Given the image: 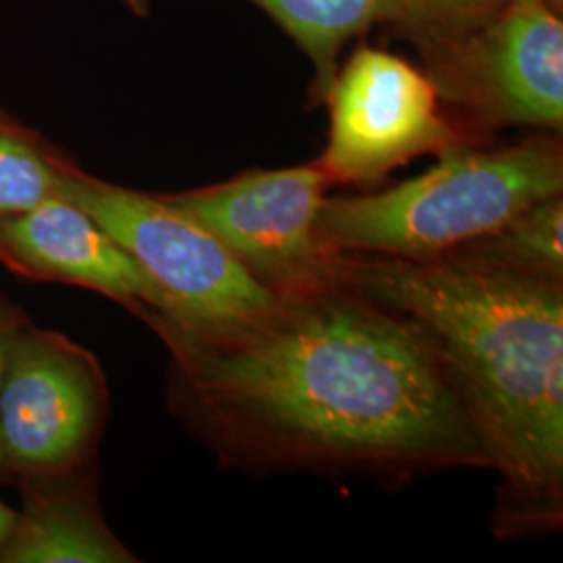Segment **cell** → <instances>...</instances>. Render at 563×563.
<instances>
[{
  "instance_id": "cell-1",
  "label": "cell",
  "mask_w": 563,
  "mask_h": 563,
  "mask_svg": "<svg viewBox=\"0 0 563 563\" xmlns=\"http://www.w3.org/2000/svg\"><path fill=\"white\" fill-rule=\"evenodd\" d=\"M148 325L169 351V407L228 465L380 481L490 470L432 346L342 274L218 330Z\"/></svg>"
},
{
  "instance_id": "cell-2",
  "label": "cell",
  "mask_w": 563,
  "mask_h": 563,
  "mask_svg": "<svg viewBox=\"0 0 563 563\" xmlns=\"http://www.w3.org/2000/svg\"><path fill=\"white\" fill-rule=\"evenodd\" d=\"M342 278L411 323L443 363L501 476L495 532L563 520V286L463 253L409 262L342 253Z\"/></svg>"
},
{
  "instance_id": "cell-3",
  "label": "cell",
  "mask_w": 563,
  "mask_h": 563,
  "mask_svg": "<svg viewBox=\"0 0 563 563\" xmlns=\"http://www.w3.org/2000/svg\"><path fill=\"white\" fill-rule=\"evenodd\" d=\"M562 190L560 142L465 144L443 153L422 176L383 192L325 199L320 232L341 253L428 262L481 241Z\"/></svg>"
},
{
  "instance_id": "cell-4",
  "label": "cell",
  "mask_w": 563,
  "mask_h": 563,
  "mask_svg": "<svg viewBox=\"0 0 563 563\" xmlns=\"http://www.w3.org/2000/svg\"><path fill=\"white\" fill-rule=\"evenodd\" d=\"M59 192L101 225L162 288L169 313L153 320L218 330L276 302L232 253L165 195H144L60 163ZM151 320V322H153Z\"/></svg>"
},
{
  "instance_id": "cell-5",
  "label": "cell",
  "mask_w": 563,
  "mask_h": 563,
  "mask_svg": "<svg viewBox=\"0 0 563 563\" xmlns=\"http://www.w3.org/2000/svg\"><path fill=\"white\" fill-rule=\"evenodd\" d=\"M107 405L99 360L25 318L13 334L0 386V483L88 467Z\"/></svg>"
},
{
  "instance_id": "cell-6",
  "label": "cell",
  "mask_w": 563,
  "mask_h": 563,
  "mask_svg": "<svg viewBox=\"0 0 563 563\" xmlns=\"http://www.w3.org/2000/svg\"><path fill=\"white\" fill-rule=\"evenodd\" d=\"M330 186L316 159L297 167L253 169L165 199L222 242L267 292L290 297L341 278L342 253L320 232Z\"/></svg>"
},
{
  "instance_id": "cell-7",
  "label": "cell",
  "mask_w": 563,
  "mask_h": 563,
  "mask_svg": "<svg viewBox=\"0 0 563 563\" xmlns=\"http://www.w3.org/2000/svg\"><path fill=\"white\" fill-rule=\"evenodd\" d=\"M323 102L330 134L318 163L332 184H376L416 157L470 144L428 74L378 48L353 53Z\"/></svg>"
},
{
  "instance_id": "cell-8",
  "label": "cell",
  "mask_w": 563,
  "mask_h": 563,
  "mask_svg": "<svg viewBox=\"0 0 563 563\" xmlns=\"http://www.w3.org/2000/svg\"><path fill=\"white\" fill-rule=\"evenodd\" d=\"M428 59L439 97L486 125L562 130L563 23L551 0H505Z\"/></svg>"
},
{
  "instance_id": "cell-9",
  "label": "cell",
  "mask_w": 563,
  "mask_h": 563,
  "mask_svg": "<svg viewBox=\"0 0 563 563\" xmlns=\"http://www.w3.org/2000/svg\"><path fill=\"white\" fill-rule=\"evenodd\" d=\"M0 263L25 280L95 290L146 323L169 313L162 288L139 262L60 192L21 216L0 220Z\"/></svg>"
},
{
  "instance_id": "cell-10",
  "label": "cell",
  "mask_w": 563,
  "mask_h": 563,
  "mask_svg": "<svg viewBox=\"0 0 563 563\" xmlns=\"http://www.w3.org/2000/svg\"><path fill=\"white\" fill-rule=\"evenodd\" d=\"M21 507L0 563H130L134 553L102 520L90 465L20 483Z\"/></svg>"
},
{
  "instance_id": "cell-11",
  "label": "cell",
  "mask_w": 563,
  "mask_h": 563,
  "mask_svg": "<svg viewBox=\"0 0 563 563\" xmlns=\"http://www.w3.org/2000/svg\"><path fill=\"white\" fill-rule=\"evenodd\" d=\"M297 42L316 71V97L325 101L342 48L378 23H397L399 0H249Z\"/></svg>"
},
{
  "instance_id": "cell-12",
  "label": "cell",
  "mask_w": 563,
  "mask_h": 563,
  "mask_svg": "<svg viewBox=\"0 0 563 563\" xmlns=\"http://www.w3.org/2000/svg\"><path fill=\"white\" fill-rule=\"evenodd\" d=\"M562 239L563 199L558 195L534 202L497 232L465 244L457 253L522 278L563 286Z\"/></svg>"
},
{
  "instance_id": "cell-13",
  "label": "cell",
  "mask_w": 563,
  "mask_h": 563,
  "mask_svg": "<svg viewBox=\"0 0 563 563\" xmlns=\"http://www.w3.org/2000/svg\"><path fill=\"white\" fill-rule=\"evenodd\" d=\"M63 162L65 157L34 130L0 109V220L59 195Z\"/></svg>"
},
{
  "instance_id": "cell-14",
  "label": "cell",
  "mask_w": 563,
  "mask_h": 563,
  "mask_svg": "<svg viewBox=\"0 0 563 563\" xmlns=\"http://www.w3.org/2000/svg\"><path fill=\"white\" fill-rule=\"evenodd\" d=\"M505 0H399V25L426 53L451 46L483 25Z\"/></svg>"
},
{
  "instance_id": "cell-15",
  "label": "cell",
  "mask_w": 563,
  "mask_h": 563,
  "mask_svg": "<svg viewBox=\"0 0 563 563\" xmlns=\"http://www.w3.org/2000/svg\"><path fill=\"white\" fill-rule=\"evenodd\" d=\"M23 320H25V316L21 313L18 307H13L7 299H0V386H2V378H4L13 334H15L18 325Z\"/></svg>"
},
{
  "instance_id": "cell-16",
  "label": "cell",
  "mask_w": 563,
  "mask_h": 563,
  "mask_svg": "<svg viewBox=\"0 0 563 563\" xmlns=\"http://www.w3.org/2000/svg\"><path fill=\"white\" fill-rule=\"evenodd\" d=\"M13 522H15V509L9 507L4 501H0V555H2L4 547H7L9 537H11Z\"/></svg>"
},
{
  "instance_id": "cell-17",
  "label": "cell",
  "mask_w": 563,
  "mask_h": 563,
  "mask_svg": "<svg viewBox=\"0 0 563 563\" xmlns=\"http://www.w3.org/2000/svg\"><path fill=\"white\" fill-rule=\"evenodd\" d=\"M134 18H148L153 0H118Z\"/></svg>"
},
{
  "instance_id": "cell-18",
  "label": "cell",
  "mask_w": 563,
  "mask_h": 563,
  "mask_svg": "<svg viewBox=\"0 0 563 563\" xmlns=\"http://www.w3.org/2000/svg\"><path fill=\"white\" fill-rule=\"evenodd\" d=\"M551 4H553L555 9H560V11H562L563 0H551Z\"/></svg>"
},
{
  "instance_id": "cell-19",
  "label": "cell",
  "mask_w": 563,
  "mask_h": 563,
  "mask_svg": "<svg viewBox=\"0 0 563 563\" xmlns=\"http://www.w3.org/2000/svg\"><path fill=\"white\" fill-rule=\"evenodd\" d=\"M0 299H4V297H2V295H0Z\"/></svg>"
}]
</instances>
